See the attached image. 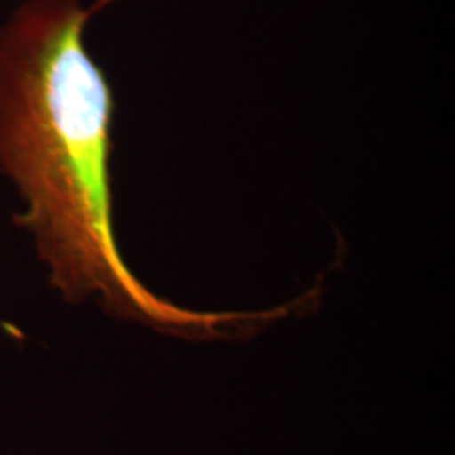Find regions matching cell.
Here are the masks:
<instances>
[{
	"label": "cell",
	"mask_w": 455,
	"mask_h": 455,
	"mask_svg": "<svg viewBox=\"0 0 455 455\" xmlns=\"http://www.w3.org/2000/svg\"><path fill=\"white\" fill-rule=\"evenodd\" d=\"M95 7L83 0H21L0 24V173L24 209L51 287L70 304L95 298L112 315L188 338L259 327L268 312L190 310L146 287L114 228L116 100L87 47Z\"/></svg>",
	"instance_id": "6da1fadb"
},
{
	"label": "cell",
	"mask_w": 455,
	"mask_h": 455,
	"mask_svg": "<svg viewBox=\"0 0 455 455\" xmlns=\"http://www.w3.org/2000/svg\"><path fill=\"white\" fill-rule=\"evenodd\" d=\"M108 3H114V0H98V4H95V9L104 7V4H108Z\"/></svg>",
	"instance_id": "7a4b0ae2"
}]
</instances>
